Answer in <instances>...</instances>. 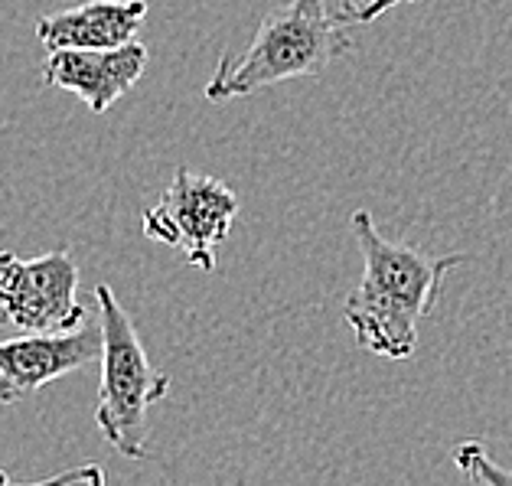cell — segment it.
<instances>
[{
    "mask_svg": "<svg viewBox=\"0 0 512 486\" xmlns=\"http://www.w3.org/2000/svg\"><path fill=\"white\" fill-rule=\"evenodd\" d=\"M362 255V278L343 301V320L356 343L379 359L402 363L418 350V330L431 317L444 278L467 255H424L415 245L385 239L369 209L349 216Z\"/></svg>",
    "mask_w": 512,
    "mask_h": 486,
    "instance_id": "obj_1",
    "label": "cell"
},
{
    "mask_svg": "<svg viewBox=\"0 0 512 486\" xmlns=\"http://www.w3.org/2000/svg\"><path fill=\"white\" fill-rule=\"evenodd\" d=\"M353 49V36L327 14V0H291L261 20L242 56H222L206 85L209 102H232L304 76H323Z\"/></svg>",
    "mask_w": 512,
    "mask_h": 486,
    "instance_id": "obj_2",
    "label": "cell"
},
{
    "mask_svg": "<svg viewBox=\"0 0 512 486\" xmlns=\"http://www.w3.org/2000/svg\"><path fill=\"white\" fill-rule=\"evenodd\" d=\"M98 301V333H102V382H98L95 425L102 438L121 457L144 460L147 457V411L170 395V379L147 359L134 320L121 307L118 294L108 284L95 288Z\"/></svg>",
    "mask_w": 512,
    "mask_h": 486,
    "instance_id": "obj_3",
    "label": "cell"
},
{
    "mask_svg": "<svg viewBox=\"0 0 512 486\" xmlns=\"http://www.w3.org/2000/svg\"><path fill=\"white\" fill-rule=\"evenodd\" d=\"M239 216V196L222 180L180 167L141 213L144 235L151 242L170 245L199 271H216V248L229 239Z\"/></svg>",
    "mask_w": 512,
    "mask_h": 486,
    "instance_id": "obj_4",
    "label": "cell"
},
{
    "mask_svg": "<svg viewBox=\"0 0 512 486\" xmlns=\"http://www.w3.org/2000/svg\"><path fill=\"white\" fill-rule=\"evenodd\" d=\"M0 323L20 333H72L89 323L79 265L66 248L36 258L0 252Z\"/></svg>",
    "mask_w": 512,
    "mask_h": 486,
    "instance_id": "obj_5",
    "label": "cell"
},
{
    "mask_svg": "<svg viewBox=\"0 0 512 486\" xmlns=\"http://www.w3.org/2000/svg\"><path fill=\"white\" fill-rule=\"evenodd\" d=\"M102 353V333H23L0 340V405H17L69 372H79Z\"/></svg>",
    "mask_w": 512,
    "mask_h": 486,
    "instance_id": "obj_6",
    "label": "cell"
},
{
    "mask_svg": "<svg viewBox=\"0 0 512 486\" xmlns=\"http://www.w3.org/2000/svg\"><path fill=\"white\" fill-rule=\"evenodd\" d=\"M147 69V46L128 43L115 49H56L43 62V85L79 95L92 115L124 98Z\"/></svg>",
    "mask_w": 512,
    "mask_h": 486,
    "instance_id": "obj_7",
    "label": "cell"
},
{
    "mask_svg": "<svg viewBox=\"0 0 512 486\" xmlns=\"http://www.w3.org/2000/svg\"><path fill=\"white\" fill-rule=\"evenodd\" d=\"M147 17V0H89L36 20V40L46 53L56 49H115L137 40Z\"/></svg>",
    "mask_w": 512,
    "mask_h": 486,
    "instance_id": "obj_8",
    "label": "cell"
},
{
    "mask_svg": "<svg viewBox=\"0 0 512 486\" xmlns=\"http://www.w3.org/2000/svg\"><path fill=\"white\" fill-rule=\"evenodd\" d=\"M454 464L467 480L480 483V486H512V467L496 464L490 451H486V444L477 438L460 441L454 447Z\"/></svg>",
    "mask_w": 512,
    "mask_h": 486,
    "instance_id": "obj_9",
    "label": "cell"
},
{
    "mask_svg": "<svg viewBox=\"0 0 512 486\" xmlns=\"http://www.w3.org/2000/svg\"><path fill=\"white\" fill-rule=\"evenodd\" d=\"M0 486H105V470L98 464H79L56 477L36 480V483H17L7 470H0Z\"/></svg>",
    "mask_w": 512,
    "mask_h": 486,
    "instance_id": "obj_10",
    "label": "cell"
},
{
    "mask_svg": "<svg viewBox=\"0 0 512 486\" xmlns=\"http://www.w3.org/2000/svg\"><path fill=\"white\" fill-rule=\"evenodd\" d=\"M402 4H421V0H359V4H343L336 20L340 23H372Z\"/></svg>",
    "mask_w": 512,
    "mask_h": 486,
    "instance_id": "obj_11",
    "label": "cell"
}]
</instances>
